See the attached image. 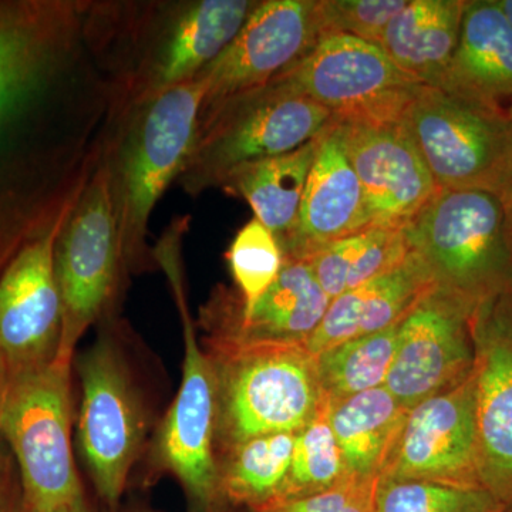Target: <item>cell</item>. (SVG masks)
<instances>
[{
    "instance_id": "19",
    "label": "cell",
    "mask_w": 512,
    "mask_h": 512,
    "mask_svg": "<svg viewBox=\"0 0 512 512\" xmlns=\"http://www.w3.org/2000/svg\"><path fill=\"white\" fill-rule=\"evenodd\" d=\"M473 338L481 484L505 504L512 500V289L478 306Z\"/></svg>"
},
{
    "instance_id": "28",
    "label": "cell",
    "mask_w": 512,
    "mask_h": 512,
    "mask_svg": "<svg viewBox=\"0 0 512 512\" xmlns=\"http://www.w3.org/2000/svg\"><path fill=\"white\" fill-rule=\"evenodd\" d=\"M400 323L380 332L346 340L313 356L320 390L326 402L339 403L384 386L396 355Z\"/></svg>"
},
{
    "instance_id": "35",
    "label": "cell",
    "mask_w": 512,
    "mask_h": 512,
    "mask_svg": "<svg viewBox=\"0 0 512 512\" xmlns=\"http://www.w3.org/2000/svg\"><path fill=\"white\" fill-rule=\"evenodd\" d=\"M497 197L501 202V208H503L505 239H507L508 247H510L512 252V178L510 183L505 185L503 191Z\"/></svg>"
},
{
    "instance_id": "40",
    "label": "cell",
    "mask_w": 512,
    "mask_h": 512,
    "mask_svg": "<svg viewBox=\"0 0 512 512\" xmlns=\"http://www.w3.org/2000/svg\"><path fill=\"white\" fill-rule=\"evenodd\" d=\"M138 512H148V511H138Z\"/></svg>"
},
{
    "instance_id": "23",
    "label": "cell",
    "mask_w": 512,
    "mask_h": 512,
    "mask_svg": "<svg viewBox=\"0 0 512 512\" xmlns=\"http://www.w3.org/2000/svg\"><path fill=\"white\" fill-rule=\"evenodd\" d=\"M468 0H409L384 30L380 47L402 72L440 89L460 36Z\"/></svg>"
},
{
    "instance_id": "31",
    "label": "cell",
    "mask_w": 512,
    "mask_h": 512,
    "mask_svg": "<svg viewBox=\"0 0 512 512\" xmlns=\"http://www.w3.org/2000/svg\"><path fill=\"white\" fill-rule=\"evenodd\" d=\"M225 258L239 299L247 306L274 284L285 262L278 239L256 218L239 229Z\"/></svg>"
},
{
    "instance_id": "36",
    "label": "cell",
    "mask_w": 512,
    "mask_h": 512,
    "mask_svg": "<svg viewBox=\"0 0 512 512\" xmlns=\"http://www.w3.org/2000/svg\"><path fill=\"white\" fill-rule=\"evenodd\" d=\"M9 379V366L5 356L0 353V407H2L3 394H5L6 384Z\"/></svg>"
},
{
    "instance_id": "37",
    "label": "cell",
    "mask_w": 512,
    "mask_h": 512,
    "mask_svg": "<svg viewBox=\"0 0 512 512\" xmlns=\"http://www.w3.org/2000/svg\"><path fill=\"white\" fill-rule=\"evenodd\" d=\"M498 2H500L501 8H503L505 15H507L512 25V0H498Z\"/></svg>"
},
{
    "instance_id": "4",
    "label": "cell",
    "mask_w": 512,
    "mask_h": 512,
    "mask_svg": "<svg viewBox=\"0 0 512 512\" xmlns=\"http://www.w3.org/2000/svg\"><path fill=\"white\" fill-rule=\"evenodd\" d=\"M70 367L56 357L9 372L0 436L18 467L29 512H90L73 457Z\"/></svg>"
},
{
    "instance_id": "30",
    "label": "cell",
    "mask_w": 512,
    "mask_h": 512,
    "mask_svg": "<svg viewBox=\"0 0 512 512\" xmlns=\"http://www.w3.org/2000/svg\"><path fill=\"white\" fill-rule=\"evenodd\" d=\"M501 505L485 488L393 480L377 485L376 512H498Z\"/></svg>"
},
{
    "instance_id": "38",
    "label": "cell",
    "mask_w": 512,
    "mask_h": 512,
    "mask_svg": "<svg viewBox=\"0 0 512 512\" xmlns=\"http://www.w3.org/2000/svg\"><path fill=\"white\" fill-rule=\"evenodd\" d=\"M505 111H507L508 123H510L511 131H512V101L505 107Z\"/></svg>"
},
{
    "instance_id": "12",
    "label": "cell",
    "mask_w": 512,
    "mask_h": 512,
    "mask_svg": "<svg viewBox=\"0 0 512 512\" xmlns=\"http://www.w3.org/2000/svg\"><path fill=\"white\" fill-rule=\"evenodd\" d=\"M274 82L308 97L333 120H396L423 84L402 72L382 47L326 33L308 55Z\"/></svg>"
},
{
    "instance_id": "11",
    "label": "cell",
    "mask_w": 512,
    "mask_h": 512,
    "mask_svg": "<svg viewBox=\"0 0 512 512\" xmlns=\"http://www.w3.org/2000/svg\"><path fill=\"white\" fill-rule=\"evenodd\" d=\"M79 376L80 450L97 494L116 511L143 447L146 410L113 336L100 335L80 356Z\"/></svg>"
},
{
    "instance_id": "6",
    "label": "cell",
    "mask_w": 512,
    "mask_h": 512,
    "mask_svg": "<svg viewBox=\"0 0 512 512\" xmlns=\"http://www.w3.org/2000/svg\"><path fill=\"white\" fill-rule=\"evenodd\" d=\"M437 291L476 309L512 289V252L497 195L443 190L403 227Z\"/></svg>"
},
{
    "instance_id": "21",
    "label": "cell",
    "mask_w": 512,
    "mask_h": 512,
    "mask_svg": "<svg viewBox=\"0 0 512 512\" xmlns=\"http://www.w3.org/2000/svg\"><path fill=\"white\" fill-rule=\"evenodd\" d=\"M434 288L423 261L410 251L397 268L332 299L305 349L316 356L346 340L390 328Z\"/></svg>"
},
{
    "instance_id": "14",
    "label": "cell",
    "mask_w": 512,
    "mask_h": 512,
    "mask_svg": "<svg viewBox=\"0 0 512 512\" xmlns=\"http://www.w3.org/2000/svg\"><path fill=\"white\" fill-rule=\"evenodd\" d=\"M379 480L481 484L474 375L407 412Z\"/></svg>"
},
{
    "instance_id": "2",
    "label": "cell",
    "mask_w": 512,
    "mask_h": 512,
    "mask_svg": "<svg viewBox=\"0 0 512 512\" xmlns=\"http://www.w3.org/2000/svg\"><path fill=\"white\" fill-rule=\"evenodd\" d=\"M258 0H90V40L113 87V116L200 76Z\"/></svg>"
},
{
    "instance_id": "18",
    "label": "cell",
    "mask_w": 512,
    "mask_h": 512,
    "mask_svg": "<svg viewBox=\"0 0 512 512\" xmlns=\"http://www.w3.org/2000/svg\"><path fill=\"white\" fill-rule=\"evenodd\" d=\"M64 222L20 249L0 275V353L9 372L45 365L59 352L63 308L55 249Z\"/></svg>"
},
{
    "instance_id": "7",
    "label": "cell",
    "mask_w": 512,
    "mask_h": 512,
    "mask_svg": "<svg viewBox=\"0 0 512 512\" xmlns=\"http://www.w3.org/2000/svg\"><path fill=\"white\" fill-rule=\"evenodd\" d=\"M187 225L185 221H174L154 248L157 266L168 276L183 319L184 360L180 390L158 427L151 456L156 470L170 473L183 485L195 512H218L224 503L215 457L214 372L210 356L198 342L181 274V239Z\"/></svg>"
},
{
    "instance_id": "16",
    "label": "cell",
    "mask_w": 512,
    "mask_h": 512,
    "mask_svg": "<svg viewBox=\"0 0 512 512\" xmlns=\"http://www.w3.org/2000/svg\"><path fill=\"white\" fill-rule=\"evenodd\" d=\"M329 123L362 185L370 228L404 227L439 191L402 119Z\"/></svg>"
},
{
    "instance_id": "3",
    "label": "cell",
    "mask_w": 512,
    "mask_h": 512,
    "mask_svg": "<svg viewBox=\"0 0 512 512\" xmlns=\"http://www.w3.org/2000/svg\"><path fill=\"white\" fill-rule=\"evenodd\" d=\"M200 76L113 116L103 160L116 211L121 264L128 276L157 266L148 245L151 214L177 181L197 136Z\"/></svg>"
},
{
    "instance_id": "17",
    "label": "cell",
    "mask_w": 512,
    "mask_h": 512,
    "mask_svg": "<svg viewBox=\"0 0 512 512\" xmlns=\"http://www.w3.org/2000/svg\"><path fill=\"white\" fill-rule=\"evenodd\" d=\"M330 298L303 259H285L274 284L252 305L220 289L202 308L208 343L234 346H305L328 311Z\"/></svg>"
},
{
    "instance_id": "8",
    "label": "cell",
    "mask_w": 512,
    "mask_h": 512,
    "mask_svg": "<svg viewBox=\"0 0 512 512\" xmlns=\"http://www.w3.org/2000/svg\"><path fill=\"white\" fill-rule=\"evenodd\" d=\"M332 113L274 82L241 94L201 120L183 171L181 190L195 198L221 188L242 165L281 156L328 126Z\"/></svg>"
},
{
    "instance_id": "29",
    "label": "cell",
    "mask_w": 512,
    "mask_h": 512,
    "mask_svg": "<svg viewBox=\"0 0 512 512\" xmlns=\"http://www.w3.org/2000/svg\"><path fill=\"white\" fill-rule=\"evenodd\" d=\"M328 413L329 403H325L320 412L296 433L291 467L276 501L323 493L350 477L330 429Z\"/></svg>"
},
{
    "instance_id": "34",
    "label": "cell",
    "mask_w": 512,
    "mask_h": 512,
    "mask_svg": "<svg viewBox=\"0 0 512 512\" xmlns=\"http://www.w3.org/2000/svg\"><path fill=\"white\" fill-rule=\"evenodd\" d=\"M0 512H29L18 467L3 443H0Z\"/></svg>"
},
{
    "instance_id": "10",
    "label": "cell",
    "mask_w": 512,
    "mask_h": 512,
    "mask_svg": "<svg viewBox=\"0 0 512 512\" xmlns=\"http://www.w3.org/2000/svg\"><path fill=\"white\" fill-rule=\"evenodd\" d=\"M55 269L63 308L57 359L72 363L79 340L90 326L110 315L127 282L103 157L60 231Z\"/></svg>"
},
{
    "instance_id": "32",
    "label": "cell",
    "mask_w": 512,
    "mask_h": 512,
    "mask_svg": "<svg viewBox=\"0 0 512 512\" xmlns=\"http://www.w3.org/2000/svg\"><path fill=\"white\" fill-rule=\"evenodd\" d=\"M409 0H319L323 33H343L380 46L384 30Z\"/></svg>"
},
{
    "instance_id": "33",
    "label": "cell",
    "mask_w": 512,
    "mask_h": 512,
    "mask_svg": "<svg viewBox=\"0 0 512 512\" xmlns=\"http://www.w3.org/2000/svg\"><path fill=\"white\" fill-rule=\"evenodd\" d=\"M379 478L349 477L323 493L276 501L254 512H376Z\"/></svg>"
},
{
    "instance_id": "20",
    "label": "cell",
    "mask_w": 512,
    "mask_h": 512,
    "mask_svg": "<svg viewBox=\"0 0 512 512\" xmlns=\"http://www.w3.org/2000/svg\"><path fill=\"white\" fill-rule=\"evenodd\" d=\"M367 228L370 218L362 185L329 123L323 128L318 156L303 192L298 224L282 242V254L285 259H303L330 242Z\"/></svg>"
},
{
    "instance_id": "5",
    "label": "cell",
    "mask_w": 512,
    "mask_h": 512,
    "mask_svg": "<svg viewBox=\"0 0 512 512\" xmlns=\"http://www.w3.org/2000/svg\"><path fill=\"white\" fill-rule=\"evenodd\" d=\"M207 353L217 399L215 444L225 450L266 434L298 433L328 403L305 346L210 343Z\"/></svg>"
},
{
    "instance_id": "24",
    "label": "cell",
    "mask_w": 512,
    "mask_h": 512,
    "mask_svg": "<svg viewBox=\"0 0 512 512\" xmlns=\"http://www.w3.org/2000/svg\"><path fill=\"white\" fill-rule=\"evenodd\" d=\"M322 131L289 153L242 165L222 184L227 194L248 202L254 218L275 235L279 245L291 237L298 224L303 192L318 156Z\"/></svg>"
},
{
    "instance_id": "22",
    "label": "cell",
    "mask_w": 512,
    "mask_h": 512,
    "mask_svg": "<svg viewBox=\"0 0 512 512\" xmlns=\"http://www.w3.org/2000/svg\"><path fill=\"white\" fill-rule=\"evenodd\" d=\"M441 90L504 107L512 101V25L498 0H468Z\"/></svg>"
},
{
    "instance_id": "9",
    "label": "cell",
    "mask_w": 512,
    "mask_h": 512,
    "mask_svg": "<svg viewBox=\"0 0 512 512\" xmlns=\"http://www.w3.org/2000/svg\"><path fill=\"white\" fill-rule=\"evenodd\" d=\"M402 120L437 187L498 195L510 183L512 131L503 107L421 86Z\"/></svg>"
},
{
    "instance_id": "41",
    "label": "cell",
    "mask_w": 512,
    "mask_h": 512,
    "mask_svg": "<svg viewBox=\"0 0 512 512\" xmlns=\"http://www.w3.org/2000/svg\"><path fill=\"white\" fill-rule=\"evenodd\" d=\"M90 512H92V511H90Z\"/></svg>"
},
{
    "instance_id": "15",
    "label": "cell",
    "mask_w": 512,
    "mask_h": 512,
    "mask_svg": "<svg viewBox=\"0 0 512 512\" xmlns=\"http://www.w3.org/2000/svg\"><path fill=\"white\" fill-rule=\"evenodd\" d=\"M474 312L434 288L402 320L384 387L407 410L471 375Z\"/></svg>"
},
{
    "instance_id": "26",
    "label": "cell",
    "mask_w": 512,
    "mask_h": 512,
    "mask_svg": "<svg viewBox=\"0 0 512 512\" xmlns=\"http://www.w3.org/2000/svg\"><path fill=\"white\" fill-rule=\"evenodd\" d=\"M409 254L403 227H372L330 242L303 261L332 301L397 268Z\"/></svg>"
},
{
    "instance_id": "1",
    "label": "cell",
    "mask_w": 512,
    "mask_h": 512,
    "mask_svg": "<svg viewBox=\"0 0 512 512\" xmlns=\"http://www.w3.org/2000/svg\"><path fill=\"white\" fill-rule=\"evenodd\" d=\"M90 0H0V275L66 221L103 157L113 87Z\"/></svg>"
},
{
    "instance_id": "13",
    "label": "cell",
    "mask_w": 512,
    "mask_h": 512,
    "mask_svg": "<svg viewBox=\"0 0 512 512\" xmlns=\"http://www.w3.org/2000/svg\"><path fill=\"white\" fill-rule=\"evenodd\" d=\"M323 33L319 0H262L238 35L200 74L198 123L241 94L261 89L299 62Z\"/></svg>"
},
{
    "instance_id": "27",
    "label": "cell",
    "mask_w": 512,
    "mask_h": 512,
    "mask_svg": "<svg viewBox=\"0 0 512 512\" xmlns=\"http://www.w3.org/2000/svg\"><path fill=\"white\" fill-rule=\"evenodd\" d=\"M296 433L266 434L225 450L218 463L222 503L258 511L275 503L291 467Z\"/></svg>"
},
{
    "instance_id": "25",
    "label": "cell",
    "mask_w": 512,
    "mask_h": 512,
    "mask_svg": "<svg viewBox=\"0 0 512 512\" xmlns=\"http://www.w3.org/2000/svg\"><path fill=\"white\" fill-rule=\"evenodd\" d=\"M407 412L384 386L329 404L330 429L350 477H380Z\"/></svg>"
},
{
    "instance_id": "39",
    "label": "cell",
    "mask_w": 512,
    "mask_h": 512,
    "mask_svg": "<svg viewBox=\"0 0 512 512\" xmlns=\"http://www.w3.org/2000/svg\"><path fill=\"white\" fill-rule=\"evenodd\" d=\"M498 512H512V500L508 501V503L501 505L500 511Z\"/></svg>"
}]
</instances>
